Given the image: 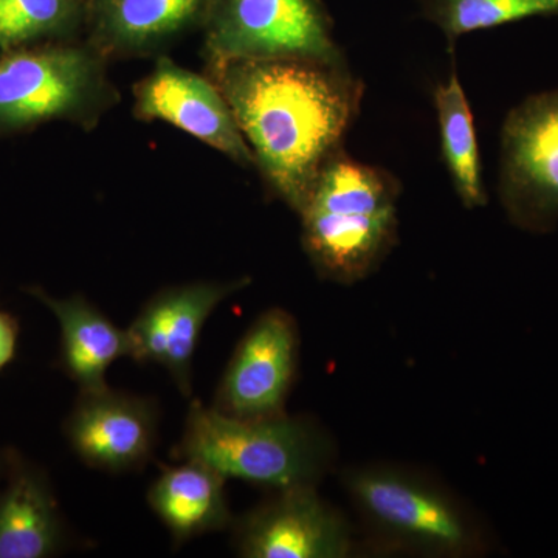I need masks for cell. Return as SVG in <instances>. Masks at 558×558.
<instances>
[{"mask_svg": "<svg viewBox=\"0 0 558 558\" xmlns=\"http://www.w3.org/2000/svg\"><path fill=\"white\" fill-rule=\"evenodd\" d=\"M211 78L271 191L300 213L359 116L362 83L347 64L304 60L218 62Z\"/></svg>", "mask_w": 558, "mask_h": 558, "instance_id": "6da1fadb", "label": "cell"}, {"mask_svg": "<svg viewBox=\"0 0 558 558\" xmlns=\"http://www.w3.org/2000/svg\"><path fill=\"white\" fill-rule=\"evenodd\" d=\"M399 180L337 150L303 208V247L319 277L351 286L376 271L398 241Z\"/></svg>", "mask_w": 558, "mask_h": 558, "instance_id": "7a4b0ae2", "label": "cell"}, {"mask_svg": "<svg viewBox=\"0 0 558 558\" xmlns=\"http://www.w3.org/2000/svg\"><path fill=\"white\" fill-rule=\"evenodd\" d=\"M179 457L201 462L226 480L281 490L315 486L330 464L332 444L310 418L230 417L193 402Z\"/></svg>", "mask_w": 558, "mask_h": 558, "instance_id": "3957f363", "label": "cell"}, {"mask_svg": "<svg viewBox=\"0 0 558 558\" xmlns=\"http://www.w3.org/2000/svg\"><path fill=\"white\" fill-rule=\"evenodd\" d=\"M360 515L395 548L433 557L483 553L484 535L464 506L409 470L373 465L347 475Z\"/></svg>", "mask_w": 558, "mask_h": 558, "instance_id": "277c9868", "label": "cell"}, {"mask_svg": "<svg viewBox=\"0 0 558 558\" xmlns=\"http://www.w3.org/2000/svg\"><path fill=\"white\" fill-rule=\"evenodd\" d=\"M105 61L87 43L2 51L0 132L89 116L106 94Z\"/></svg>", "mask_w": 558, "mask_h": 558, "instance_id": "5b68a950", "label": "cell"}, {"mask_svg": "<svg viewBox=\"0 0 558 558\" xmlns=\"http://www.w3.org/2000/svg\"><path fill=\"white\" fill-rule=\"evenodd\" d=\"M209 64L304 60L344 64L319 0H213L204 24Z\"/></svg>", "mask_w": 558, "mask_h": 558, "instance_id": "8992f818", "label": "cell"}, {"mask_svg": "<svg viewBox=\"0 0 558 558\" xmlns=\"http://www.w3.org/2000/svg\"><path fill=\"white\" fill-rule=\"evenodd\" d=\"M498 196L513 226L549 233L558 226V89L515 106L499 137Z\"/></svg>", "mask_w": 558, "mask_h": 558, "instance_id": "52a82bcc", "label": "cell"}, {"mask_svg": "<svg viewBox=\"0 0 558 558\" xmlns=\"http://www.w3.org/2000/svg\"><path fill=\"white\" fill-rule=\"evenodd\" d=\"M300 337L288 312L269 310L238 344L213 409L230 417L267 418L284 414L296 366Z\"/></svg>", "mask_w": 558, "mask_h": 558, "instance_id": "ba28073f", "label": "cell"}, {"mask_svg": "<svg viewBox=\"0 0 558 558\" xmlns=\"http://www.w3.org/2000/svg\"><path fill=\"white\" fill-rule=\"evenodd\" d=\"M234 538L247 558H344L352 550L347 519L315 486L281 488L238 523Z\"/></svg>", "mask_w": 558, "mask_h": 558, "instance_id": "9c48e42d", "label": "cell"}, {"mask_svg": "<svg viewBox=\"0 0 558 558\" xmlns=\"http://www.w3.org/2000/svg\"><path fill=\"white\" fill-rule=\"evenodd\" d=\"M140 119L165 121L218 150L241 167H253L255 156L234 120L215 80L160 58L134 90Z\"/></svg>", "mask_w": 558, "mask_h": 558, "instance_id": "30bf717a", "label": "cell"}, {"mask_svg": "<svg viewBox=\"0 0 558 558\" xmlns=\"http://www.w3.org/2000/svg\"><path fill=\"white\" fill-rule=\"evenodd\" d=\"M65 433L86 464L123 472L142 465L153 453L157 411L148 400L109 387L81 392Z\"/></svg>", "mask_w": 558, "mask_h": 558, "instance_id": "8fae6325", "label": "cell"}, {"mask_svg": "<svg viewBox=\"0 0 558 558\" xmlns=\"http://www.w3.org/2000/svg\"><path fill=\"white\" fill-rule=\"evenodd\" d=\"M213 0H87V44L106 60L137 54L202 27Z\"/></svg>", "mask_w": 558, "mask_h": 558, "instance_id": "7c38bea8", "label": "cell"}, {"mask_svg": "<svg viewBox=\"0 0 558 558\" xmlns=\"http://www.w3.org/2000/svg\"><path fill=\"white\" fill-rule=\"evenodd\" d=\"M0 490V558H44L61 549L60 512L43 473L16 453L5 454Z\"/></svg>", "mask_w": 558, "mask_h": 558, "instance_id": "4fadbf2b", "label": "cell"}, {"mask_svg": "<svg viewBox=\"0 0 558 558\" xmlns=\"http://www.w3.org/2000/svg\"><path fill=\"white\" fill-rule=\"evenodd\" d=\"M49 307L61 326L62 365L80 385L81 392L101 391L106 371L121 357H130L131 341L126 329L117 328L105 314L83 296L53 299L43 289L28 290Z\"/></svg>", "mask_w": 558, "mask_h": 558, "instance_id": "5bb4252c", "label": "cell"}, {"mask_svg": "<svg viewBox=\"0 0 558 558\" xmlns=\"http://www.w3.org/2000/svg\"><path fill=\"white\" fill-rule=\"evenodd\" d=\"M226 478L196 461L167 470L149 488L154 512L178 542L220 531L231 523Z\"/></svg>", "mask_w": 558, "mask_h": 558, "instance_id": "9a60e30c", "label": "cell"}, {"mask_svg": "<svg viewBox=\"0 0 558 558\" xmlns=\"http://www.w3.org/2000/svg\"><path fill=\"white\" fill-rule=\"evenodd\" d=\"M438 113L440 148L459 201L465 208L486 207L478 138L468 95L457 72L433 94Z\"/></svg>", "mask_w": 558, "mask_h": 558, "instance_id": "2e32d148", "label": "cell"}, {"mask_svg": "<svg viewBox=\"0 0 558 558\" xmlns=\"http://www.w3.org/2000/svg\"><path fill=\"white\" fill-rule=\"evenodd\" d=\"M248 278L234 281H204L172 288L170 347L163 366L183 395L191 391V366L199 341L201 330L211 312L233 293L247 288Z\"/></svg>", "mask_w": 558, "mask_h": 558, "instance_id": "e0dca14e", "label": "cell"}, {"mask_svg": "<svg viewBox=\"0 0 558 558\" xmlns=\"http://www.w3.org/2000/svg\"><path fill=\"white\" fill-rule=\"evenodd\" d=\"M418 7L422 17L435 24L450 44L469 33L558 16V0H418Z\"/></svg>", "mask_w": 558, "mask_h": 558, "instance_id": "ac0fdd59", "label": "cell"}, {"mask_svg": "<svg viewBox=\"0 0 558 558\" xmlns=\"http://www.w3.org/2000/svg\"><path fill=\"white\" fill-rule=\"evenodd\" d=\"M87 0H0V53L65 38L84 24Z\"/></svg>", "mask_w": 558, "mask_h": 558, "instance_id": "d6986e66", "label": "cell"}, {"mask_svg": "<svg viewBox=\"0 0 558 558\" xmlns=\"http://www.w3.org/2000/svg\"><path fill=\"white\" fill-rule=\"evenodd\" d=\"M172 303V289L157 293L126 329L131 341L130 357L135 362L163 365L170 347Z\"/></svg>", "mask_w": 558, "mask_h": 558, "instance_id": "ffe728a7", "label": "cell"}, {"mask_svg": "<svg viewBox=\"0 0 558 558\" xmlns=\"http://www.w3.org/2000/svg\"><path fill=\"white\" fill-rule=\"evenodd\" d=\"M17 332H20V326L16 319L7 312L0 311V369L5 368L14 357Z\"/></svg>", "mask_w": 558, "mask_h": 558, "instance_id": "44dd1931", "label": "cell"}]
</instances>
